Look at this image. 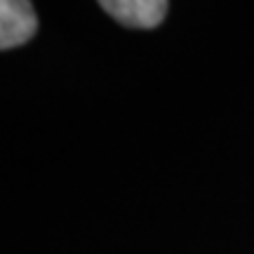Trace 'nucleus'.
<instances>
[{"instance_id":"nucleus-1","label":"nucleus","mask_w":254,"mask_h":254,"mask_svg":"<svg viewBox=\"0 0 254 254\" xmlns=\"http://www.w3.org/2000/svg\"><path fill=\"white\" fill-rule=\"evenodd\" d=\"M36 31L38 14L28 0H0V50L24 45Z\"/></svg>"},{"instance_id":"nucleus-2","label":"nucleus","mask_w":254,"mask_h":254,"mask_svg":"<svg viewBox=\"0 0 254 254\" xmlns=\"http://www.w3.org/2000/svg\"><path fill=\"white\" fill-rule=\"evenodd\" d=\"M101 9L127 28H155L167 17L165 0H101Z\"/></svg>"}]
</instances>
